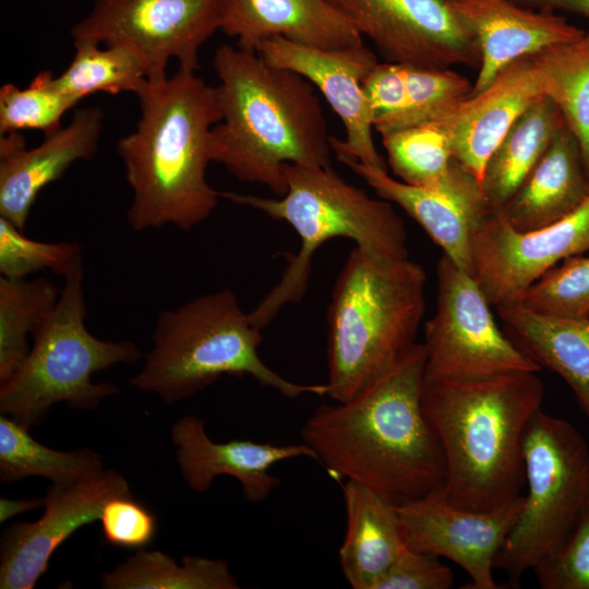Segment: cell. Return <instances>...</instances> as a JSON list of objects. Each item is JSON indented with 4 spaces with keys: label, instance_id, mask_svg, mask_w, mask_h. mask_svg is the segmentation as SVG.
Returning <instances> with one entry per match:
<instances>
[{
    "label": "cell",
    "instance_id": "obj_1",
    "mask_svg": "<svg viewBox=\"0 0 589 589\" xmlns=\"http://www.w3.org/2000/svg\"><path fill=\"white\" fill-rule=\"evenodd\" d=\"M425 363L424 345L416 342L360 394L309 417L302 442L334 479L359 482L396 505L443 486V449L422 407Z\"/></svg>",
    "mask_w": 589,
    "mask_h": 589
},
{
    "label": "cell",
    "instance_id": "obj_2",
    "mask_svg": "<svg viewBox=\"0 0 589 589\" xmlns=\"http://www.w3.org/2000/svg\"><path fill=\"white\" fill-rule=\"evenodd\" d=\"M140 118L117 143L132 199L133 231L165 226L189 231L206 220L220 199L207 181L212 130L220 121L215 87L179 68L146 81L135 93Z\"/></svg>",
    "mask_w": 589,
    "mask_h": 589
},
{
    "label": "cell",
    "instance_id": "obj_3",
    "mask_svg": "<svg viewBox=\"0 0 589 589\" xmlns=\"http://www.w3.org/2000/svg\"><path fill=\"white\" fill-rule=\"evenodd\" d=\"M220 121L212 160L241 182L287 191L284 165L332 167L330 135L313 84L256 51L219 46L213 56Z\"/></svg>",
    "mask_w": 589,
    "mask_h": 589
},
{
    "label": "cell",
    "instance_id": "obj_4",
    "mask_svg": "<svg viewBox=\"0 0 589 589\" xmlns=\"http://www.w3.org/2000/svg\"><path fill=\"white\" fill-rule=\"evenodd\" d=\"M537 373L424 382L422 407L443 449L452 504L490 512L521 496L526 433L544 394Z\"/></svg>",
    "mask_w": 589,
    "mask_h": 589
},
{
    "label": "cell",
    "instance_id": "obj_5",
    "mask_svg": "<svg viewBox=\"0 0 589 589\" xmlns=\"http://www.w3.org/2000/svg\"><path fill=\"white\" fill-rule=\"evenodd\" d=\"M425 284L409 256L384 259L357 247L349 253L327 309V396L348 401L417 342Z\"/></svg>",
    "mask_w": 589,
    "mask_h": 589
},
{
    "label": "cell",
    "instance_id": "obj_6",
    "mask_svg": "<svg viewBox=\"0 0 589 589\" xmlns=\"http://www.w3.org/2000/svg\"><path fill=\"white\" fill-rule=\"evenodd\" d=\"M283 170L287 191L281 196L219 192L220 199L286 221L300 238V248L288 260L279 281L249 312L261 330L284 306L302 300L313 256L328 240L348 238L357 248L378 257H408L405 224L390 202L371 197L345 181L333 167L286 164Z\"/></svg>",
    "mask_w": 589,
    "mask_h": 589
},
{
    "label": "cell",
    "instance_id": "obj_7",
    "mask_svg": "<svg viewBox=\"0 0 589 589\" xmlns=\"http://www.w3.org/2000/svg\"><path fill=\"white\" fill-rule=\"evenodd\" d=\"M261 332L230 289L163 310L152 334V349L130 385L166 404L191 397L223 375L251 376L291 399L327 395L326 384H298L272 370L259 354Z\"/></svg>",
    "mask_w": 589,
    "mask_h": 589
},
{
    "label": "cell",
    "instance_id": "obj_8",
    "mask_svg": "<svg viewBox=\"0 0 589 589\" xmlns=\"http://www.w3.org/2000/svg\"><path fill=\"white\" fill-rule=\"evenodd\" d=\"M86 315L81 265L64 277L59 300L33 335L25 360L0 383L1 414L29 430L55 404L92 411L119 393L113 383H95L92 376L119 363L135 364L142 352L129 340L97 338L86 327Z\"/></svg>",
    "mask_w": 589,
    "mask_h": 589
},
{
    "label": "cell",
    "instance_id": "obj_9",
    "mask_svg": "<svg viewBox=\"0 0 589 589\" xmlns=\"http://www.w3.org/2000/svg\"><path fill=\"white\" fill-rule=\"evenodd\" d=\"M524 459L528 491L494 563L513 588L567 542L589 503V447L570 422L540 409L526 433Z\"/></svg>",
    "mask_w": 589,
    "mask_h": 589
},
{
    "label": "cell",
    "instance_id": "obj_10",
    "mask_svg": "<svg viewBox=\"0 0 589 589\" xmlns=\"http://www.w3.org/2000/svg\"><path fill=\"white\" fill-rule=\"evenodd\" d=\"M437 304L424 324V382L474 380L541 366L497 327L469 273L445 254L437 262Z\"/></svg>",
    "mask_w": 589,
    "mask_h": 589
},
{
    "label": "cell",
    "instance_id": "obj_11",
    "mask_svg": "<svg viewBox=\"0 0 589 589\" xmlns=\"http://www.w3.org/2000/svg\"><path fill=\"white\" fill-rule=\"evenodd\" d=\"M224 0H95L72 28L73 40L121 43L146 61L148 81L165 79L170 60L196 71L204 43L220 28Z\"/></svg>",
    "mask_w": 589,
    "mask_h": 589
},
{
    "label": "cell",
    "instance_id": "obj_12",
    "mask_svg": "<svg viewBox=\"0 0 589 589\" xmlns=\"http://www.w3.org/2000/svg\"><path fill=\"white\" fill-rule=\"evenodd\" d=\"M387 62L479 67L480 48L453 0H327Z\"/></svg>",
    "mask_w": 589,
    "mask_h": 589
},
{
    "label": "cell",
    "instance_id": "obj_13",
    "mask_svg": "<svg viewBox=\"0 0 589 589\" xmlns=\"http://www.w3.org/2000/svg\"><path fill=\"white\" fill-rule=\"evenodd\" d=\"M472 276L496 309L510 304L560 261L589 250V197L548 226L518 231L492 212L472 232Z\"/></svg>",
    "mask_w": 589,
    "mask_h": 589
},
{
    "label": "cell",
    "instance_id": "obj_14",
    "mask_svg": "<svg viewBox=\"0 0 589 589\" xmlns=\"http://www.w3.org/2000/svg\"><path fill=\"white\" fill-rule=\"evenodd\" d=\"M524 495L490 512L452 504L443 489L397 505L406 545L444 556L471 578L468 589H497L493 578L496 555L514 527Z\"/></svg>",
    "mask_w": 589,
    "mask_h": 589
},
{
    "label": "cell",
    "instance_id": "obj_15",
    "mask_svg": "<svg viewBox=\"0 0 589 589\" xmlns=\"http://www.w3.org/2000/svg\"><path fill=\"white\" fill-rule=\"evenodd\" d=\"M128 494L127 479L111 469L74 483H52L38 520L14 522L3 530L0 588L33 589L53 552L77 529L98 520L108 501Z\"/></svg>",
    "mask_w": 589,
    "mask_h": 589
},
{
    "label": "cell",
    "instance_id": "obj_16",
    "mask_svg": "<svg viewBox=\"0 0 589 589\" xmlns=\"http://www.w3.org/2000/svg\"><path fill=\"white\" fill-rule=\"evenodd\" d=\"M257 53L274 67L300 74L321 91L346 132L344 141L330 136L334 153L387 170L373 140V116L362 89L363 79L378 63L372 50L363 43L320 49L275 36L262 43Z\"/></svg>",
    "mask_w": 589,
    "mask_h": 589
},
{
    "label": "cell",
    "instance_id": "obj_17",
    "mask_svg": "<svg viewBox=\"0 0 589 589\" xmlns=\"http://www.w3.org/2000/svg\"><path fill=\"white\" fill-rule=\"evenodd\" d=\"M335 154L378 197L398 205L417 221L455 265L472 275V232L492 211L481 183L470 171L462 169L450 183L441 188L417 187L345 153Z\"/></svg>",
    "mask_w": 589,
    "mask_h": 589
},
{
    "label": "cell",
    "instance_id": "obj_18",
    "mask_svg": "<svg viewBox=\"0 0 589 589\" xmlns=\"http://www.w3.org/2000/svg\"><path fill=\"white\" fill-rule=\"evenodd\" d=\"M104 129L99 107L74 110L70 122L26 148L20 132L0 136V216L24 231L40 191L60 180L79 160L91 159Z\"/></svg>",
    "mask_w": 589,
    "mask_h": 589
},
{
    "label": "cell",
    "instance_id": "obj_19",
    "mask_svg": "<svg viewBox=\"0 0 589 589\" xmlns=\"http://www.w3.org/2000/svg\"><path fill=\"white\" fill-rule=\"evenodd\" d=\"M181 476L197 493L207 492L218 476L233 477L241 485L245 501L266 500L280 485V478L271 468L283 460L308 457L317 461L305 443L278 445L250 440L213 442L202 419L184 416L170 430Z\"/></svg>",
    "mask_w": 589,
    "mask_h": 589
},
{
    "label": "cell",
    "instance_id": "obj_20",
    "mask_svg": "<svg viewBox=\"0 0 589 589\" xmlns=\"http://www.w3.org/2000/svg\"><path fill=\"white\" fill-rule=\"evenodd\" d=\"M543 95L540 67L533 56H526L508 64L484 91L432 124L444 131L455 159L481 183L484 167L503 136Z\"/></svg>",
    "mask_w": 589,
    "mask_h": 589
},
{
    "label": "cell",
    "instance_id": "obj_21",
    "mask_svg": "<svg viewBox=\"0 0 589 589\" xmlns=\"http://www.w3.org/2000/svg\"><path fill=\"white\" fill-rule=\"evenodd\" d=\"M453 3L480 48L479 72L470 96L484 91L515 60L574 40L585 32L562 15L522 8L512 0H453Z\"/></svg>",
    "mask_w": 589,
    "mask_h": 589
},
{
    "label": "cell",
    "instance_id": "obj_22",
    "mask_svg": "<svg viewBox=\"0 0 589 589\" xmlns=\"http://www.w3.org/2000/svg\"><path fill=\"white\" fill-rule=\"evenodd\" d=\"M238 47L256 51L280 36L320 49L362 44V36L327 0H224L220 28Z\"/></svg>",
    "mask_w": 589,
    "mask_h": 589
},
{
    "label": "cell",
    "instance_id": "obj_23",
    "mask_svg": "<svg viewBox=\"0 0 589 589\" xmlns=\"http://www.w3.org/2000/svg\"><path fill=\"white\" fill-rule=\"evenodd\" d=\"M589 197V169L579 142L565 124L498 213L514 229L553 224Z\"/></svg>",
    "mask_w": 589,
    "mask_h": 589
},
{
    "label": "cell",
    "instance_id": "obj_24",
    "mask_svg": "<svg viewBox=\"0 0 589 589\" xmlns=\"http://www.w3.org/2000/svg\"><path fill=\"white\" fill-rule=\"evenodd\" d=\"M346 532L339 549L345 579L353 589H375L406 546L397 505L370 488L342 484Z\"/></svg>",
    "mask_w": 589,
    "mask_h": 589
},
{
    "label": "cell",
    "instance_id": "obj_25",
    "mask_svg": "<svg viewBox=\"0 0 589 589\" xmlns=\"http://www.w3.org/2000/svg\"><path fill=\"white\" fill-rule=\"evenodd\" d=\"M512 340L570 387L589 420V317H561L515 305L497 308Z\"/></svg>",
    "mask_w": 589,
    "mask_h": 589
},
{
    "label": "cell",
    "instance_id": "obj_26",
    "mask_svg": "<svg viewBox=\"0 0 589 589\" xmlns=\"http://www.w3.org/2000/svg\"><path fill=\"white\" fill-rule=\"evenodd\" d=\"M565 124L561 110L546 95L516 119L483 170L481 188L492 212L513 196Z\"/></svg>",
    "mask_w": 589,
    "mask_h": 589
},
{
    "label": "cell",
    "instance_id": "obj_27",
    "mask_svg": "<svg viewBox=\"0 0 589 589\" xmlns=\"http://www.w3.org/2000/svg\"><path fill=\"white\" fill-rule=\"evenodd\" d=\"M105 589H238L225 560L184 555L182 564L161 551L137 550L101 575Z\"/></svg>",
    "mask_w": 589,
    "mask_h": 589
},
{
    "label": "cell",
    "instance_id": "obj_28",
    "mask_svg": "<svg viewBox=\"0 0 589 589\" xmlns=\"http://www.w3.org/2000/svg\"><path fill=\"white\" fill-rule=\"evenodd\" d=\"M13 418L0 417V480L9 484L39 476L52 483L69 484L104 471L103 457L89 448L72 452L51 449L29 434Z\"/></svg>",
    "mask_w": 589,
    "mask_h": 589
},
{
    "label": "cell",
    "instance_id": "obj_29",
    "mask_svg": "<svg viewBox=\"0 0 589 589\" xmlns=\"http://www.w3.org/2000/svg\"><path fill=\"white\" fill-rule=\"evenodd\" d=\"M75 50L63 72L55 77L58 87L80 103L95 93H136L148 80L145 59L121 43L73 40Z\"/></svg>",
    "mask_w": 589,
    "mask_h": 589
},
{
    "label": "cell",
    "instance_id": "obj_30",
    "mask_svg": "<svg viewBox=\"0 0 589 589\" xmlns=\"http://www.w3.org/2000/svg\"><path fill=\"white\" fill-rule=\"evenodd\" d=\"M533 57L541 70L544 95L561 110L589 169V28L580 37Z\"/></svg>",
    "mask_w": 589,
    "mask_h": 589
},
{
    "label": "cell",
    "instance_id": "obj_31",
    "mask_svg": "<svg viewBox=\"0 0 589 589\" xmlns=\"http://www.w3.org/2000/svg\"><path fill=\"white\" fill-rule=\"evenodd\" d=\"M61 288L46 278L0 277V383L27 357L34 335L57 304Z\"/></svg>",
    "mask_w": 589,
    "mask_h": 589
},
{
    "label": "cell",
    "instance_id": "obj_32",
    "mask_svg": "<svg viewBox=\"0 0 589 589\" xmlns=\"http://www.w3.org/2000/svg\"><path fill=\"white\" fill-rule=\"evenodd\" d=\"M381 136L387 165L405 183L441 188L465 168L455 159L448 137L436 124L412 127Z\"/></svg>",
    "mask_w": 589,
    "mask_h": 589
},
{
    "label": "cell",
    "instance_id": "obj_33",
    "mask_svg": "<svg viewBox=\"0 0 589 589\" xmlns=\"http://www.w3.org/2000/svg\"><path fill=\"white\" fill-rule=\"evenodd\" d=\"M402 67L407 85V106L381 135L436 123L470 96L472 83L449 68Z\"/></svg>",
    "mask_w": 589,
    "mask_h": 589
},
{
    "label": "cell",
    "instance_id": "obj_34",
    "mask_svg": "<svg viewBox=\"0 0 589 589\" xmlns=\"http://www.w3.org/2000/svg\"><path fill=\"white\" fill-rule=\"evenodd\" d=\"M50 71L39 72L26 87L7 83L0 88V134L23 130H58L62 117L79 101L63 93Z\"/></svg>",
    "mask_w": 589,
    "mask_h": 589
},
{
    "label": "cell",
    "instance_id": "obj_35",
    "mask_svg": "<svg viewBox=\"0 0 589 589\" xmlns=\"http://www.w3.org/2000/svg\"><path fill=\"white\" fill-rule=\"evenodd\" d=\"M510 304L540 314L589 317V256H573L554 266Z\"/></svg>",
    "mask_w": 589,
    "mask_h": 589
},
{
    "label": "cell",
    "instance_id": "obj_36",
    "mask_svg": "<svg viewBox=\"0 0 589 589\" xmlns=\"http://www.w3.org/2000/svg\"><path fill=\"white\" fill-rule=\"evenodd\" d=\"M81 265L83 256L79 243L29 239L24 231L0 216L1 276L23 279L39 271H50L64 278Z\"/></svg>",
    "mask_w": 589,
    "mask_h": 589
},
{
    "label": "cell",
    "instance_id": "obj_37",
    "mask_svg": "<svg viewBox=\"0 0 589 589\" xmlns=\"http://www.w3.org/2000/svg\"><path fill=\"white\" fill-rule=\"evenodd\" d=\"M533 570L543 589H589V503L567 542Z\"/></svg>",
    "mask_w": 589,
    "mask_h": 589
},
{
    "label": "cell",
    "instance_id": "obj_38",
    "mask_svg": "<svg viewBox=\"0 0 589 589\" xmlns=\"http://www.w3.org/2000/svg\"><path fill=\"white\" fill-rule=\"evenodd\" d=\"M105 540L115 546L142 550L151 544L157 530V518L131 494L108 501L100 514Z\"/></svg>",
    "mask_w": 589,
    "mask_h": 589
},
{
    "label": "cell",
    "instance_id": "obj_39",
    "mask_svg": "<svg viewBox=\"0 0 589 589\" xmlns=\"http://www.w3.org/2000/svg\"><path fill=\"white\" fill-rule=\"evenodd\" d=\"M454 579V573L438 556L406 545L375 589H448Z\"/></svg>",
    "mask_w": 589,
    "mask_h": 589
},
{
    "label": "cell",
    "instance_id": "obj_40",
    "mask_svg": "<svg viewBox=\"0 0 589 589\" xmlns=\"http://www.w3.org/2000/svg\"><path fill=\"white\" fill-rule=\"evenodd\" d=\"M362 89L381 134L405 110L407 85L401 64L377 63L362 81Z\"/></svg>",
    "mask_w": 589,
    "mask_h": 589
},
{
    "label": "cell",
    "instance_id": "obj_41",
    "mask_svg": "<svg viewBox=\"0 0 589 589\" xmlns=\"http://www.w3.org/2000/svg\"><path fill=\"white\" fill-rule=\"evenodd\" d=\"M543 11H563L589 19V0H517Z\"/></svg>",
    "mask_w": 589,
    "mask_h": 589
},
{
    "label": "cell",
    "instance_id": "obj_42",
    "mask_svg": "<svg viewBox=\"0 0 589 589\" xmlns=\"http://www.w3.org/2000/svg\"><path fill=\"white\" fill-rule=\"evenodd\" d=\"M44 497H33L31 500L0 498V522L3 524L10 518L26 513L38 507H44Z\"/></svg>",
    "mask_w": 589,
    "mask_h": 589
}]
</instances>
